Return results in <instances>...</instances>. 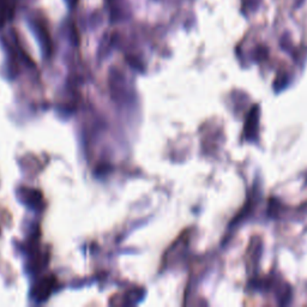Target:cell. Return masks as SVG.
<instances>
[{"label":"cell","mask_w":307,"mask_h":307,"mask_svg":"<svg viewBox=\"0 0 307 307\" xmlns=\"http://www.w3.org/2000/svg\"><path fill=\"white\" fill-rule=\"evenodd\" d=\"M54 276L45 277L42 281H40L35 287L34 294L37 300H46L54 288Z\"/></svg>","instance_id":"6da1fadb"},{"label":"cell","mask_w":307,"mask_h":307,"mask_svg":"<svg viewBox=\"0 0 307 307\" xmlns=\"http://www.w3.org/2000/svg\"><path fill=\"white\" fill-rule=\"evenodd\" d=\"M24 196H26V203L31 208H38L42 204V194L36 190H26Z\"/></svg>","instance_id":"7a4b0ae2"}]
</instances>
